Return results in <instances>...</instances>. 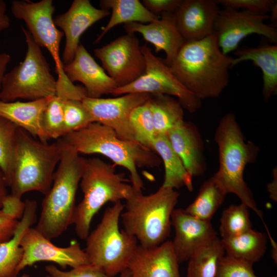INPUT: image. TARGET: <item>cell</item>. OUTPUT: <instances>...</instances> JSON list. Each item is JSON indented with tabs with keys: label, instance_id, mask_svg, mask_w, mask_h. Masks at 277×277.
Segmentation results:
<instances>
[{
	"label": "cell",
	"instance_id": "cell-1",
	"mask_svg": "<svg viewBox=\"0 0 277 277\" xmlns=\"http://www.w3.org/2000/svg\"><path fill=\"white\" fill-rule=\"evenodd\" d=\"M233 58L222 52L214 31L204 38L185 41L169 67L182 85L202 101L222 93L229 82Z\"/></svg>",
	"mask_w": 277,
	"mask_h": 277
},
{
	"label": "cell",
	"instance_id": "cell-2",
	"mask_svg": "<svg viewBox=\"0 0 277 277\" xmlns=\"http://www.w3.org/2000/svg\"><path fill=\"white\" fill-rule=\"evenodd\" d=\"M62 138L80 154H100L126 168L136 191L144 188L138 168H157L161 165V160L154 151L136 141L121 138L111 128L98 123H92Z\"/></svg>",
	"mask_w": 277,
	"mask_h": 277
},
{
	"label": "cell",
	"instance_id": "cell-3",
	"mask_svg": "<svg viewBox=\"0 0 277 277\" xmlns=\"http://www.w3.org/2000/svg\"><path fill=\"white\" fill-rule=\"evenodd\" d=\"M219 150V168L213 174L227 193L236 195L263 221L253 193L244 179L247 165L255 162L259 147L246 139L234 113L228 112L220 120L214 135Z\"/></svg>",
	"mask_w": 277,
	"mask_h": 277
},
{
	"label": "cell",
	"instance_id": "cell-4",
	"mask_svg": "<svg viewBox=\"0 0 277 277\" xmlns=\"http://www.w3.org/2000/svg\"><path fill=\"white\" fill-rule=\"evenodd\" d=\"M62 155L49 192L44 195L40 217L35 228L51 240L73 224L75 196L86 158L62 138Z\"/></svg>",
	"mask_w": 277,
	"mask_h": 277
},
{
	"label": "cell",
	"instance_id": "cell-5",
	"mask_svg": "<svg viewBox=\"0 0 277 277\" xmlns=\"http://www.w3.org/2000/svg\"><path fill=\"white\" fill-rule=\"evenodd\" d=\"M179 196L175 189L162 186L148 195L133 189L121 214L123 229L142 247L160 245L170 235L171 214Z\"/></svg>",
	"mask_w": 277,
	"mask_h": 277
},
{
	"label": "cell",
	"instance_id": "cell-6",
	"mask_svg": "<svg viewBox=\"0 0 277 277\" xmlns=\"http://www.w3.org/2000/svg\"><path fill=\"white\" fill-rule=\"evenodd\" d=\"M126 181L113 165L97 157L86 159L80 183L83 198L76 206L73 221L81 239L86 240L93 217L105 204L126 200L132 194V185Z\"/></svg>",
	"mask_w": 277,
	"mask_h": 277
},
{
	"label": "cell",
	"instance_id": "cell-7",
	"mask_svg": "<svg viewBox=\"0 0 277 277\" xmlns=\"http://www.w3.org/2000/svg\"><path fill=\"white\" fill-rule=\"evenodd\" d=\"M62 155L60 139L48 144L36 140L19 128L12 173L11 194L21 198L30 191L45 195L50 189L53 175Z\"/></svg>",
	"mask_w": 277,
	"mask_h": 277
},
{
	"label": "cell",
	"instance_id": "cell-8",
	"mask_svg": "<svg viewBox=\"0 0 277 277\" xmlns=\"http://www.w3.org/2000/svg\"><path fill=\"white\" fill-rule=\"evenodd\" d=\"M55 7L52 0L37 2L13 1L11 12L18 19L24 21L33 40L40 47L49 51L55 63L58 75L56 95L63 100L82 101L87 96L83 86L75 85L67 77L64 71V64L60 55L62 31L54 24L53 14Z\"/></svg>",
	"mask_w": 277,
	"mask_h": 277
},
{
	"label": "cell",
	"instance_id": "cell-9",
	"mask_svg": "<svg viewBox=\"0 0 277 277\" xmlns=\"http://www.w3.org/2000/svg\"><path fill=\"white\" fill-rule=\"evenodd\" d=\"M124 208L121 201L107 207L100 223L86 239L84 250L89 263L111 277L127 268L138 246L134 236L120 229L119 221Z\"/></svg>",
	"mask_w": 277,
	"mask_h": 277
},
{
	"label": "cell",
	"instance_id": "cell-10",
	"mask_svg": "<svg viewBox=\"0 0 277 277\" xmlns=\"http://www.w3.org/2000/svg\"><path fill=\"white\" fill-rule=\"evenodd\" d=\"M21 28L27 51L24 61L4 75L0 89V101L4 102L18 98L34 101L56 94V80L41 47L26 28Z\"/></svg>",
	"mask_w": 277,
	"mask_h": 277
},
{
	"label": "cell",
	"instance_id": "cell-11",
	"mask_svg": "<svg viewBox=\"0 0 277 277\" xmlns=\"http://www.w3.org/2000/svg\"><path fill=\"white\" fill-rule=\"evenodd\" d=\"M146 62L145 73L132 83L116 88L111 94L118 96L130 93L167 95L176 97L184 109L195 112L202 101L187 90L172 73L164 60L155 56L147 45L141 46Z\"/></svg>",
	"mask_w": 277,
	"mask_h": 277
},
{
	"label": "cell",
	"instance_id": "cell-12",
	"mask_svg": "<svg viewBox=\"0 0 277 277\" xmlns=\"http://www.w3.org/2000/svg\"><path fill=\"white\" fill-rule=\"evenodd\" d=\"M93 51L117 88L132 83L145 73V58L134 33H127Z\"/></svg>",
	"mask_w": 277,
	"mask_h": 277
},
{
	"label": "cell",
	"instance_id": "cell-13",
	"mask_svg": "<svg viewBox=\"0 0 277 277\" xmlns=\"http://www.w3.org/2000/svg\"><path fill=\"white\" fill-rule=\"evenodd\" d=\"M268 19L270 16L267 14L224 7L220 10L214 27L222 52L228 55L235 51L240 42L252 34L264 36L276 44L277 30L275 27L265 23Z\"/></svg>",
	"mask_w": 277,
	"mask_h": 277
},
{
	"label": "cell",
	"instance_id": "cell-14",
	"mask_svg": "<svg viewBox=\"0 0 277 277\" xmlns=\"http://www.w3.org/2000/svg\"><path fill=\"white\" fill-rule=\"evenodd\" d=\"M21 246L23 256L17 269L18 274L26 267L42 261L56 263L62 269L67 266L73 268L90 264L85 250L77 241L72 240L68 246L60 247L52 243L35 228L30 227L25 232Z\"/></svg>",
	"mask_w": 277,
	"mask_h": 277
},
{
	"label": "cell",
	"instance_id": "cell-15",
	"mask_svg": "<svg viewBox=\"0 0 277 277\" xmlns=\"http://www.w3.org/2000/svg\"><path fill=\"white\" fill-rule=\"evenodd\" d=\"M144 93H130L113 98L86 97L82 100L94 122L111 128L121 138L135 141L129 117L133 110L151 97Z\"/></svg>",
	"mask_w": 277,
	"mask_h": 277
},
{
	"label": "cell",
	"instance_id": "cell-16",
	"mask_svg": "<svg viewBox=\"0 0 277 277\" xmlns=\"http://www.w3.org/2000/svg\"><path fill=\"white\" fill-rule=\"evenodd\" d=\"M171 223L175 231L171 243L179 263L188 261L197 250L217 237L210 221L195 217L185 209L173 210Z\"/></svg>",
	"mask_w": 277,
	"mask_h": 277
},
{
	"label": "cell",
	"instance_id": "cell-17",
	"mask_svg": "<svg viewBox=\"0 0 277 277\" xmlns=\"http://www.w3.org/2000/svg\"><path fill=\"white\" fill-rule=\"evenodd\" d=\"M109 14V10L95 8L89 0H74L66 12L53 18L55 25L62 29L66 37L62 58L64 65L74 58L84 32Z\"/></svg>",
	"mask_w": 277,
	"mask_h": 277
},
{
	"label": "cell",
	"instance_id": "cell-18",
	"mask_svg": "<svg viewBox=\"0 0 277 277\" xmlns=\"http://www.w3.org/2000/svg\"><path fill=\"white\" fill-rule=\"evenodd\" d=\"M216 1L184 0L174 13L176 27L185 41L199 40L214 32L220 9Z\"/></svg>",
	"mask_w": 277,
	"mask_h": 277
},
{
	"label": "cell",
	"instance_id": "cell-19",
	"mask_svg": "<svg viewBox=\"0 0 277 277\" xmlns=\"http://www.w3.org/2000/svg\"><path fill=\"white\" fill-rule=\"evenodd\" d=\"M64 71L71 82H80L83 85L89 97L99 98L111 94L117 88L115 83L81 44L73 60L64 65Z\"/></svg>",
	"mask_w": 277,
	"mask_h": 277
},
{
	"label": "cell",
	"instance_id": "cell-20",
	"mask_svg": "<svg viewBox=\"0 0 277 277\" xmlns=\"http://www.w3.org/2000/svg\"><path fill=\"white\" fill-rule=\"evenodd\" d=\"M179 264L171 241H166L153 248L138 245L127 269L130 277H181Z\"/></svg>",
	"mask_w": 277,
	"mask_h": 277
},
{
	"label": "cell",
	"instance_id": "cell-21",
	"mask_svg": "<svg viewBox=\"0 0 277 277\" xmlns=\"http://www.w3.org/2000/svg\"><path fill=\"white\" fill-rule=\"evenodd\" d=\"M124 28L127 33H140L154 46L156 53L163 51L166 55L164 61L168 66L185 42L176 27L174 13L162 14L160 18L148 24H125Z\"/></svg>",
	"mask_w": 277,
	"mask_h": 277
},
{
	"label": "cell",
	"instance_id": "cell-22",
	"mask_svg": "<svg viewBox=\"0 0 277 277\" xmlns=\"http://www.w3.org/2000/svg\"><path fill=\"white\" fill-rule=\"evenodd\" d=\"M166 135L188 172L193 177L203 175L207 163L203 138L197 126L185 121Z\"/></svg>",
	"mask_w": 277,
	"mask_h": 277
},
{
	"label": "cell",
	"instance_id": "cell-23",
	"mask_svg": "<svg viewBox=\"0 0 277 277\" xmlns=\"http://www.w3.org/2000/svg\"><path fill=\"white\" fill-rule=\"evenodd\" d=\"M51 97L28 102L0 101V116L10 121L33 137L47 142L48 140L43 131L42 120Z\"/></svg>",
	"mask_w": 277,
	"mask_h": 277
},
{
	"label": "cell",
	"instance_id": "cell-24",
	"mask_svg": "<svg viewBox=\"0 0 277 277\" xmlns=\"http://www.w3.org/2000/svg\"><path fill=\"white\" fill-rule=\"evenodd\" d=\"M25 209L12 237L0 244V277H16L17 269L23 256L21 242L25 232L36 221L37 203L25 201Z\"/></svg>",
	"mask_w": 277,
	"mask_h": 277
},
{
	"label": "cell",
	"instance_id": "cell-25",
	"mask_svg": "<svg viewBox=\"0 0 277 277\" xmlns=\"http://www.w3.org/2000/svg\"><path fill=\"white\" fill-rule=\"evenodd\" d=\"M231 67L242 62L251 61L259 67L263 74L262 96L267 102L277 88V45H264L236 49Z\"/></svg>",
	"mask_w": 277,
	"mask_h": 277
},
{
	"label": "cell",
	"instance_id": "cell-26",
	"mask_svg": "<svg viewBox=\"0 0 277 277\" xmlns=\"http://www.w3.org/2000/svg\"><path fill=\"white\" fill-rule=\"evenodd\" d=\"M151 149L164 164L165 173L162 186L175 189L185 186L189 191H192L193 177L186 170L181 159L171 147L166 135H155Z\"/></svg>",
	"mask_w": 277,
	"mask_h": 277
},
{
	"label": "cell",
	"instance_id": "cell-27",
	"mask_svg": "<svg viewBox=\"0 0 277 277\" xmlns=\"http://www.w3.org/2000/svg\"><path fill=\"white\" fill-rule=\"evenodd\" d=\"M100 5L101 9H111V14L95 44L100 42L108 32L118 25L130 23L148 24L160 17L150 12L139 0H102Z\"/></svg>",
	"mask_w": 277,
	"mask_h": 277
},
{
	"label": "cell",
	"instance_id": "cell-28",
	"mask_svg": "<svg viewBox=\"0 0 277 277\" xmlns=\"http://www.w3.org/2000/svg\"><path fill=\"white\" fill-rule=\"evenodd\" d=\"M267 235L252 228L237 236L221 239L227 256L253 265L264 255Z\"/></svg>",
	"mask_w": 277,
	"mask_h": 277
},
{
	"label": "cell",
	"instance_id": "cell-29",
	"mask_svg": "<svg viewBox=\"0 0 277 277\" xmlns=\"http://www.w3.org/2000/svg\"><path fill=\"white\" fill-rule=\"evenodd\" d=\"M227 194L224 187L213 175L203 183L194 200L185 210L195 217L210 221Z\"/></svg>",
	"mask_w": 277,
	"mask_h": 277
},
{
	"label": "cell",
	"instance_id": "cell-30",
	"mask_svg": "<svg viewBox=\"0 0 277 277\" xmlns=\"http://www.w3.org/2000/svg\"><path fill=\"white\" fill-rule=\"evenodd\" d=\"M149 104L155 134L166 135L184 121V108L174 97L167 95H152Z\"/></svg>",
	"mask_w": 277,
	"mask_h": 277
},
{
	"label": "cell",
	"instance_id": "cell-31",
	"mask_svg": "<svg viewBox=\"0 0 277 277\" xmlns=\"http://www.w3.org/2000/svg\"><path fill=\"white\" fill-rule=\"evenodd\" d=\"M225 254L221 239L216 237L188 260L187 277H215L219 262Z\"/></svg>",
	"mask_w": 277,
	"mask_h": 277
},
{
	"label": "cell",
	"instance_id": "cell-32",
	"mask_svg": "<svg viewBox=\"0 0 277 277\" xmlns=\"http://www.w3.org/2000/svg\"><path fill=\"white\" fill-rule=\"evenodd\" d=\"M19 128L10 121L0 116V169L4 175L8 187L11 184Z\"/></svg>",
	"mask_w": 277,
	"mask_h": 277
},
{
	"label": "cell",
	"instance_id": "cell-33",
	"mask_svg": "<svg viewBox=\"0 0 277 277\" xmlns=\"http://www.w3.org/2000/svg\"><path fill=\"white\" fill-rule=\"evenodd\" d=\"M248 209L241 203L231 204L223 210L219 227L221 239L237 236L252 228Z\"/></svg>",
	"mask_w": 277,
	"mask_h": 277
},
{
	"label": "cell",
	"instance_id": "cell-34",
	"mask_svg": "<svg viewBox=\"0 0 277 277\" xmlns=\"http://www.w3.org/2000/svg\"><path fill=\"white\" fill-rule=\"evenodd\" d=\"M129 121L135 141L152 150L155 134L149 100L133 110Z\"/></svg>",
	"mask_w": 277,
	"mask_h": 277
},
{
	"label": "cell",
	"instance_id": "cell-35",
	"mask_svg": "<svg viewBox=\"0 0 277 277\" xmlns=\"http://www.w3.org/2000/svg\"><path fill=\"white\" fill-rule=\"evenodd\" d=\"M42 125L48 140L64 135L63 100L56 95L51 97L42 116Z\"/></svg>",
	"mask_w": 277,
	"mask_h": 277
},
{
	"label": "cell",
	"instance_id": "cell-36",
	"mask_svg": "<svg viewBox=\"0 0 277 277\" xmlns=\"http://www.w3.org/2000/svg\"><path fill=\"white\" fill-rule=\"evenodd\" d=\"M64 135L80 130L94 120L82 101L67 100L63 101Z\"/></svg>",
	"mask_w": 277,
	"mask_h": 277
},
{
	"label": "cell",
	"instance_id": "cell-37",
	"mask_svg": "<svg viewBox=\"0 0 277 277\" xmlns=\"http://www.w3.org/2000/svg\"><path fill=\"white\" fill-rule=\"evenodd\" d=\"M252 266L224 255L219 262L215 277H258Z\"/></svg>",
	"mask_w": 277,
	"mask_h": 277
},
{
	"label": "cell",
	"instance_id": "cell-38",
	"mask_svg": "<svg viewBox=\"0 0 277 277\" xmlns=\"http://www.w3.org/2000/svg\"><path fill=\"white\" fill-rule=\"evenodd\" d=\"M224 7L246 10L256 13L267 14L276 3L274 0H218L216 1Z\"/></svg>",
	"mask_w": 277,
	"mask_h": 277
},
{
	"label": "cell",
	"instance_id": "cell-39",
	"mask_svg": "<svg viewBox=\"0 0 277 277\" xmlns=\"http://www.w3.org/2000/svg\"><path fill=\"white\" fill-rule=\"evenodd\" d=\"M45 270L52 277H111L90 264L73 268L67 271L49 265L45 267Z\"/></svg>",
	"mask_w": 277,
	"mask_h": 277
},
{
	"label": "cell",
	"instance_id": "cell-40",
	"mask_svg": "<svg viewBox=\"0 0 277 277\" xmlns=\"http://www.w3.org/2000/svg\"><path fill=\"white\" fill-rule=\"evenodd\" d=\"M183 0H143L142 3L150 12L160 14L173 13L177 10Z\"/></svg>",
	"mask_w": 277,
	"mask_h": 277
},
{
	"label": "cell",
	"instance_id": "cell-41",
	"mask_svg": "<svg viewBox=\"0 0 277 277\" xmlns=\"http://www.w3.org/2000/svg\"><path fill=\"white\" fill-rule=\"evenodd\" d=\"M25 209V202H23L21 198L10 194L6 196L0 209L7 214L18 220L23 216Z\"/></svg>",
	"mask_w": 277,
	"mask_h": 277
},
{
	"label": "cell",
	"instance_id": "cell-42",
	"mask_svg": "<svg viewBox=\"0 0 277 277\" xmlns=\"http://www.w3.org/2000/svg\"><path fill=\"white\" fill-rule=\"evenodd\" d=\"M19 221L0 209V244L12 237Z\"/></svg>",
	"mask_w": 277,
	"mask_h": 277
},
{
	"label": "cell",
	"instance_id": "cell-43",
	"mask_svg": "<svg viewBox=\"0 0 277 277\" xmlns=\"http://www.w3.org/2000/svg\"><path fill=\"white\" fill-rule=\"evenodd\" d=\"M272 180L267 184V189L270 198L274 202L277 201V168L274 167L272 170Z\"/></svg>",
	"mask_w": 277,
	"mask_h": 277
},
{
	"label": "cell",
	"instance_id": "cell-44",
	"mask_svg": "<svg viewBox=\"0 0 277 277\" xmlns=\"http://www.w3.org/2000/svg\"><path fill=\"white\" fill-rule=\"evenodd\" d=\"M10 26V19L6 14V5L4 1L0 0V33Z\"/></svg>",
	"mask_w": 277,
	"mask_h": 277
},
{
	"label": "cell",
	"instance_id": "cell-45",
	"mask_svg": "<svg viewBox=\"0 0 277 277\" xmlns=\"http://www.w3.org/2000/svg\"><path fill=\"white\" fill-rule=\"evenodd\" d=\"M10 61L11 56L9 54L6 53L0 54V89L4 75L6 74L7 66Z\"/></svg>",
	"mask_w": 277,
	"mask_h": 277
},
{
	"label": "cell",
	"instance_id": "cell-46",
	"mask_svg": "<svg viewBox=\"0 0 277 277\" xmlns=\"http://www.w3.org/2000/svg\"><path fill=\"white\" fill-rule=\"evenodd\" d=\"M7 187L4 175L0 169V209L2 207L4 200L8 195Z\"/></svg>",
	"mask_w": 277,
	"mask_h": 277
},
{
	"label": "cell",
	"instance_id": "cell-47",
	"mask_svg": "<svg viewBox=\"0 0 277 277\" xmlns=\"http://www.w3.org/2000/svg\"><path fill=\"white\" fill-rule=\"evenodd\" d=\"M266 230H267V235L268 236V238L269 239L271 246V257L274 261L275 264H277V245L276 243L274 241V240L272 239L270 232L267 227V225L265 226Z\"/></svg>",
	"mask_w": 277,
	"mask_h": 277
},
{
	"label": "cell",
	"instance_id": "cell-48",
	"mask_svg": "<svg viewBox=\"0 0 277 277\" xmlns=\"http://www.w3.org/2000/svg\"><path fill=\"white\" fill-rule=\"evenodd\" d=\"M270 19L272 21L273 23H275L276 22L277 18V3H275L272 7L270 11Z\"/></svg>",
	"mask_w": 277,
	"mask_h": 277
},
{
	"label": "cell",
	"instance_id": "cell-49",
	"mask_svg": "<svg viewBox=\"0 0 277 277\" xmlns=\"http://www.w3.org/2000/svg\"><path fill=\"white\" fill-rule=\"evenodd\" d=\"M130 272L127 268L119 274L118 277H130Z\"/></svg>",
	"mask_w": 277,
	"mask_h": 277
},
{
	"label": "cell",
	"instance_id": "cell-50",
	"mask_svg": "<svg viewBox=\"0 0 277 277\" xmlns=\"http://www.w3.org/2000/svg\"><path fill=\"white\" fill-rule=\"evenodd\" d=\"M20 277H29V276L27 274H24L23 275H22ZM46 277H52L51 276L49 275H47Z\"/></svg>",
	"mask_w": 277,
	"mask_h": 277
}]
</instances>
